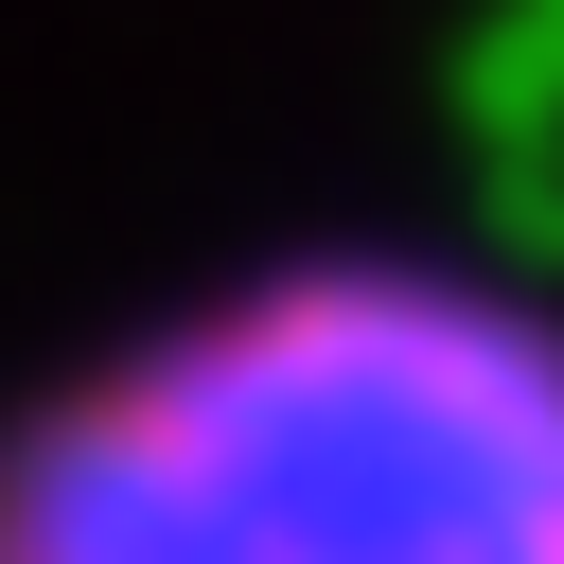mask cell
<instances>
[{
  "label": "cell",
  "instance_id": "1",
  "mask_svg": "<svg viewBox=\"0 0 564 564\" xmlns=\"http://www.w3.org/2000/svg\"><path fill=\"white\" fill-rule=\"evenodd\" d=\"M0 564H564V335L300 264L0 423Z\"/></svg>",
  "mask_w": 564,
  "mask_h": 564
}]
</instances>
